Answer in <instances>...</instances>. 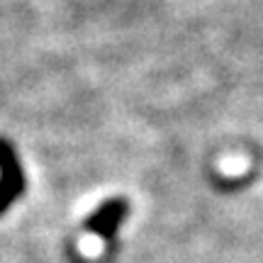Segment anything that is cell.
I'll use <instances>...</instances> for the list:
<instances>
[{"label": "cell", "mask_w": 263, "mask_h": 263, "mask_svg": "<svg viewBox=\"0 0 263 263\" xmlns=\"http://www.w3.org/2000/svg\"><path fill=\"white\" fill-rule=\"evenodd\" d=\"M124 215H127V205H124L122 200L105 202V205L85 222V229H88L90 234H98L103 241H110L115 236V232H117L120 222L124 219Z\"/></svg>", "instance_id": "6da1fadb"}]
</instances>
